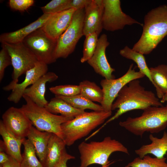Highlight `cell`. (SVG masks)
<instances>
[{
  "instance_id": "obj_1",
  "label": "cell",
  "mask_w": 167,
  "mask_h": 167,
  "mask_svg": "<svg viewBox=\"0 0 167 167\" xmlns=\"http://www.w3.org/2000/svg\"><path fill=\"white\" fill-rule=\"evenodd\" d=\"M113 103L112 111L118 109L115 114L99 129L94 132V136L106 124L117 119L125 113L134 109L144 110L151 106H163L155 94L148 91L140 84L138 79L133 80L124 86L118 93Z\"/></svg>"
},
{
  "instance_id": "obj_2",
  "label": "cell",
  "mask_w": 167,
  "mask_h": 167,
  "mask_svg": "<svg viewBox=\"0 0 167 167\" xmlns=\"http://www.w3.org/2000/svg\"><path fill=\"white\" fill-rule=\"evenodd\" d=\"M144 21L141 36L132 49L148 54L167 35V5L152 9L146 15Z\"/></svg>"
},
{
  "instance_id": "obj_3",
  "label": "cell",
  "mask_w": 167,
  "mask_h": 167,
  "mask_svg": "<svg viewBox=\"0 0 167 167\" xmlns=\"http://www.w3.org/2000/svg\"><path fill=\"white\" fill-rule=\"evenodd\" d=\"M78 149L80 155V167H88L93 164L105 166L110 163L109 158L115 152L129 154L128 149L122 143L109 136L101 141L83 142L78 145Z\"/></svg>"
},
{
  "instance_id": "obj_4",
  "label": "cell",
  "mask_w": 167,
  "mask_h": 167,
  "mask_svg": "<svg viewBox=\"0 0 167 167\" xmlns=\"http://www.w3.org/2000/svg\"><path fill=\"white\" fill-rule=\"evenodd\" d=\"M111 115L112 112L104 111L85 112L61 125L62 139L66 146H71L103 124Z\"/></svg>"
},
{
  "instance_id": "obj_5",
  "label": "cell",
  "mask_w": 167,
  "mask_h": 167,
  "mask_svg": "<svg viewBox=\"0 0 167 167\" xmlns=\"http://www.w3.org/2000/svg\"><path fill=\"white\" fill-rule=\"evenodd\" d=\"M135 118L128 117L121 121L119 125L132 133L140 137L145 132L157 133L167 126V104L165 106H151L144 110Z\"/></svg>"
},
{
  "instance_id": "obj_6",
  "label": "cell",
  "mask_w": 167,
  "mask_h": 167,
  "mask_svg": "<svg viewBox=\"0 0 167 167\" xmlns=\"http://www.w3.org/2000/svg\"><path fill=\"white\" fill-rule=\"evenodd\" d=\"M26 104L20 108L38 130L54 133L62 139L61 125L74 118L51 113L45 107L40 106L28 97L23 95Z\"/></svg>"
},
{
  "instance_id": "obj_7",
  "label": "cell",
  "mask_w": 167,
  "mask_h": 167,
  "mask_svg": "<svg viewBox=\"0 0 167 167\" xmlns=\"http://www.w3.org/2000/svg\"><path fill=\"white\" fill-rule=\"evenodd\" d=\"M2 46L6 49L9 54L13 69L12 81L3 88L5 91H9L18 83L19 77L32 68L38 60L22 42L15 43H2Z\"/></svg>"
},
{
  "instance_id": "obj_8",
  "label": "cell",
  "mask_w": 167,
  "mask_h": 167,
  "mask_svg": "<svg viewBox=\"0 0 167 167\" xmlns=\"http://www.w3.org/2000/svg\"><path fill=\"white\" fill-rule=\"evenodd\" d=\"M84 8L76 10L71 24L57 40L55 57L66 58L74 51L76 45L83 35Z\"/></svg>"
},
{
  "instance_id": "obj_9",
  "label": "cell",
  "mask_w": 167,
  "mask_h": 167,
  "mask_svg": "<svg viewBox=\"0 0 167 167\" xmlns=\"http://www.w3.org/2000/svg\"><path fill=\"white\" fill-rule=\"evenodd\" d=\"M22 42L38 61L47 65L56 61L55 54L57 40L49 37L41 28L27 36Z\"/></svg>"
},
{
  "instance_id": "obj_10",
  "label": "cell",
  "mask_w": 167,
  "mask_h": 167,
  "mask_svg": "<svg viewBox=\"0 0 167 167\" xmlns=\"http://www.w3.org/2000/svg\"><path fill=\"white\" fill-rule=\"evenodd\" d=\"M133 65V64H131L127 72L119 78L110 80L104 79L101 81L100 84L104 93L103 99L101 105L104 111L112 112L111 107L113 101L124 86L133 80L145 76L140 71H135V68L132 69Z\"/></svg>"
},
{
  "instance_id": "obj_11",
  "label": "cell",
  "mask_w": 167,
  "mask_h": 167,
  "mask_svg": "<svg viewBox=\"0 0 167 167\" xmlns=\"http://www.w3.org/2000/svg\"><path fill=\"white\" fill-rule=\"evenodd\" d=\"M104 12L102 18L103 28L109 31L123 29L126 25L143 24L123 12L119 0H103Z\"/></svg>"
},
{
  "instance_id": "obj_12",
  "label": "cell",
  "mask_w": 167,
  "mask_h": 167,
  "mask_svg": "<svg viewBox=\"0 0 167 167\" xmlns=\"http://www.w3.org/2000/svg\"><path fill=\"white\" fill-rule=\"evenodd\" d=\"M2 118L7 129L19 139H25L33 125L20 108H9L2 114Z\"/></svg>"
},
{
  "instance_id": "obj_13",
  "label": "cell",
  "mask_w": 167,
  "mask_h": 167,
  "mask_svg": "<svg viewBox=\"0 0 167 167\" xmlns=\"http://www.w3.org/2000/svg\"><path fill=\"white\" fill-rule=\"evenodd\" d=\"M109 45L107 35L102 34L98 38L94 54L87 62L96 73L107 80L115 79L114 75L112 74L115 70L110 66L106 55V49Z\"/></svg>"
},
{
  "instance_id": "obj_14",
  "label": "cell",
  "mask_w": 167,
  "mask_h": 167,
  "mask_svg": "<svg viewBox=\"0 0 167 167\" xmlns=\"http://www.w3.org/2000/svg\"><path fill=\"white\" fill-rule=\"evenodd\" d=\"M103 0H91L84 8L83 32L84 36L96 32L99 35L103 28Z\"/></svg>"
},
{
  "instance_id": "obj_15",
  "label": "cell",
  "mask_w": 167,
  "mask_h": 167,
  "mask_svg": "<svg viewBox=\"0 0 167 167\" xmlns=\"http://www.w3.org/2000/svg\"><path fill=\"white\" fill-rule=\"evenodd\" d=\"M76 10L71 8L52 14L41 28L49 37L57 40L70 25Z\"/></svg>"
},
{
  "instance_id": "obj_16",
  "label": "cell",
  "mask_w": 167,
  "mask_h": 167,
  "mask_svg": "<svg viewBox=\"0 0 167 167\" xmlns=\"http://www.w3.org/2000/svg\"><path fill=\"white\" fill-rule=\"evenodd\" d=\"M48 70L47 64L38 61L32 68L26 72L24 80L14 85L11 93L7 97L8 101L17 103L23 97L24 92L28 87L34 84L40 78L47 73Z\"/></svg>"
},
{
  "instance_id": "obj_17",
  "label": "cell",
  "mask_w": 167,
  "mask_h": 167,
  "mask_svg": "<svg viewBox=\"0 0 167 167\" xmlns=\"http://www.w3.org/2000/svg\"><path fill=\"white\" fill-rule=\"evenodd\" d=\"M58 78V76L54 72H47L27 88L23 95L28 97L38 106L45 107L49 102L45 97L46 84L55 81Z\"/></svg>"
},
{
  "instance_id": "obj_18",
  "label": "cell",
  "mask_w": 167,
  "mask_h": 167,
  "mask_svg": "<svg viewBox=\"0 0 167 167\" xmlns=\"http://www.w3.org/2000/svg\"><path fill=\"white\" fill-rule=\"evenodd\" d=\"M51 15L43 14L36 20L23 28L15 31L1 34L0 42L1 43H15L22 42L27 36L42 27Z\"/></svg>"
},
{
  "instance_id": "obj_19",
  "label": "cell",
  "mask_w": 167,
  "mask_h": 167,
  "mask_svg": "<svg viewBox=\"0 0 167 167\" xmlns=\"http://www.w3.org/2000/svg\"><path fill=\"white\" fill-rule=\"evenodd\" d=\"M149 139L151 143L143 145L135 150V153L141 158L149 154L159 158L164 157L167 152V132L164 131L162 137L160 138L154 137L151 134Z\"/></svg>"
},
{
  "instance_id": "obj_20",
  "label": "cell",
  "mask_w": 167,
  "mask_h": 167,
  "mask_svg": "<svg viewBox=\"0 0 167 167\" xmlns=\"http://www.w3.org/2000/svg\"><path fill=\"white\" fill-rule=\"evenodd\" d=\"M52 133L40 131L32 126L27 137L34 146L39 160L44 166L48 145Z\"/></svg>"
},
{
  "instance_id": "obj_21",
  "label": "cell",
  "mask_w": 167,
  "mask_h": 167,
  "mask_svg": "<svg viewBox=\"0 0 167 167\" xmlns=\"http://www.w3.org/2000/svg\"><path fill=\"white\" fill-rule=\"evenodd\" d=\"M0 134L3 139L6 153L21 163L22 159L21 147L25 139L16 138L7 129L2 120L0 121Z\"/></svg>"
},
{
  "instance_id": "obj_22",
  "label": "cell",
  "mask_w": 167,
  "mask_h": 167,
  "mask_svg": "<svg viewBox=\"0 0 167 167\" xmlns=\"http://www.w3.org/2000/svg\"><path fill=\"white\" fill-rule=\"evenodd\" d=\"M152 83L156 88L161 102L167 101V65L161 64L150 68Z\"/></svg>"
},
{
  "instance_id": "obj_23",
  "label": "cell",
  "mask_w": 167,
  "mask_h": 167,
  "mask_svg": "<svg viewBox=\"0 0 167 167\" xmlns=\"http://www.w3.org/2000/svg\"><path fill=\"white\" fill-rule=\"evenodd\" d=\"M66 146L62 139L52 133L49 140L44 167H54L66 150Z\"/></svg>"
},
{
  "instance_id": "obj_24",
  "label": "cell",
  "mask_w": 167,
  "mask_h": 167,
  "mask_svg": "<svg viewBox=\"0 0 167 167\" xmlns=\"http://www.w3.org/2000/svg\"><path fill=\"white\" fill-rule=\"evenodd\" d=\"M53 114H60L64 116L74 118L84 113V110L76 109L62 99L55 96L45 107Z\"/></svg>"
},
{
  "instance_id": "obj_25",
  "label": "cell",
  "mask_w": 167,
  "mask_h": 167,
  "mask_svg": "<svg viewBox=\"0 0 167 167\" xmlns=\"http://www.w3.org/2000/svg\"><path fill=\"white\" fill-rule=\"evenodd\" d=\"M55 96L62 99L73 107L78 109L83 110L90 109L98 111H104L101 105L94 103L80 94L69 97Z\"/></svg>"
},
{
  "instance_id": "obj_26",
  "label": "cell",
  "mask_w": 167,
  "mask_h": 167,
  "mask_svg": "<svg viewBox=\"0 0 167 167\" xmlns=\"http://www.w3.org/2000/svg\"><path fill=\"white\" fill-rule=\"evenodd\" d=\"M119 54L122 56L132 60L135 62L139 71L146 76L152 83L150 68L148 66L143 54L133 50L127 46L120 50Z\"/></svg>"
},
{
  "instance_id": "obj_27",
  "label": "cell",
  "mask_w": 167,
  "mask_h": 167,
  "mask_svg": "<svg viewBox=\"0 0 167 167\" xmlns=\"http://www.w3.org/2000/svg\"><path fill=\"white\" fill-rule=\"evenodd\" d=\"M79 85L80 94L92 102L101 103L104 98L103 92L95 83L85 80L80 82Z\"/></svg>"
},
{
  "instance_id": "obj_28",
  "label": "cell",
  "mask_w": 167,
  "mask_h": 167,
  "mask_svg": "<svg viewBox=\"0 0 167 167\" xmlns=\"http://www.w3.org/2000/svg\"><path fill=\"white\" fill-rule=\"evenodd\" d=\"M24 152L20 163L21 167H44L37 158L35 148L30 141L25 139L23 142Z\"/></svg>"
},
{
  "instance_id": "obj_29",
  "label": "cell",
  "mask_w": 167,
  "mask_h": 167,
  "mask_svg": "<svg viewBox=\"0 0 167 167\" xmlns=\"http://www.w3.org/2000/svg\"><path fill=\"white\" fill-rule=\"evenodd\" d=\"M166 158L152 157L147 155L143 158H135L125 167H167Z\"/></svg>"
},
{
  "instance_id": "obj_30",
  "label": "cell",
  "mask_w": 167,
  "mask_h": 167,
  "mask_svg": "<svg viewBox=\"0 0 167 167\" xmlns=\"http://www.w3.org/2000/svg\"><path fill=\"white\" fill-rule=\"evenodd\" d=\"M99 35L96 32L85 36L83 51V56L80 62H87L93 56L96 48Z\"/></svg>"
},
{
  "instance_id": "obj_31",
  "label": "cell",
  "mask_w": 167,
  "mask_h": 167,
  "mask_svg": "<svg viewBox=\"0 0 167 167\" xmlns=\"http://www.w3.org/2000/svg\"><path fill=\"white\" fill-rule=\"evenodd\" d=\"M71 0H53L41 9L44 14H52L70 8Z\"/></svg>"
},
{
  "instance_id": "obj_32",
  "label": "cell",
  "mask_w": 167,
  "mask_h": 167,
  "mask_svg": "<svg viewBox=\"0 0 167 167\" xmlns=\"http://www.w3.org/2000/svg\"><path fill=\"white\" fill-rule=\"evenodd\" d=\"M49 90L55 96H71L80 93L79 85H64L50 87Z\"/></svg>"
},
{
  "instance_id": "obj_33",
  "label": "cell",
  "mask_w": 167,
  "mask_h": 167,
  "mask_svg": "<svg viewBox=\"0 0 167 167\" xmlns=\"http://www.w3.org/2000/svg\"><path fill=\"white\" fill-rule=\"evenodd\" d=\"M0 51V81L1 82L4 75L5 70L8 66L12 65L11 56L6 49L2 46Z\"/></svg>"
},
{
  "instance_id": "obj_34",
  "label": "cell",
  "mask_w": 167,
  "mask_h": 167,
  "mask_svg": "<svg viewBox=\"0 0 167 167\" xmlns=\"http://www.w3.org/2000/svg\"><path fill=\"white\" fill-rule=\"evenodd\" d=\"M34 2L33 0H10L9 5L13 10L23 12L32 6Z\"/></svg>"
},
{
  "instance_id": "obj_35",
  "label": "cell",
  "mask_w": 167,
  "mask_h": 167,
  "mask_svg": "<svg viewBox=\"0 0 167 167\" xmlns=\"http://www.w3.org/2000/svg\"><path fill=\"white\" fill-rule=\"evenodd\" d=\"M75 158V156L68 153L65 150L59 161L54 167H67V163L68 161Z\"/></svg>"
},
{
  "instance_id": "obj_36",
  "label": "cell",
  "mask_w": 167,
  "mask_h": 167,
  "mask_svg": "<svg viewBox=\"0 0 167 167\" xmlns=\"http://www.w3.org/2000/svg\"><path fill=\"white\" fill-rule=\"evenodd\" d=\"M91 0H71L70 8L76 10L84 8Z\"/></svg>"
},
{
  "instance_id": "obj_37",
  "label": "cell",
  "mask_w": 167,
  "mask_h": 167,
  "mask_svg": "<svg viewBox=\"0 0 167 167\" xmlns=\"http://www.w3.org/2000/svg\"><path fill=\"white\" fill-rule=\"evenodd\" d=\"M0 165L1 167H21L20 163L9 155L8 161Z\"/></svg>"
},
{
  "instance_id": "obj_38",
  "label": "cell",
  "mask_w": 167,
  "mask_h": 167,
  "mask_svg": "<svg viewBox=\"0 0 167 167\" xmlns=\"http://www.w3.org/2000/svg\"><path fill=\"white\" fill-rule=\"evenodd\" d=\"M9 155L4 151L0 152V165H2L8 161Z\"/></svg>"
},
{
  "instance_id": "obj_39",
  "label": "cell",
  "mask_w": 167,
  "mask_h": 167,
  "mask_svg": "<svg viewBox=\"0 0 167 167\" xmlns=\"http://www.w3.org/2000/svg\"><path fill=\"white\" fill-rule=\"evenodd\" d=\"M111 164V163H110L107 165H106L105 166H104V167H109V165Z\"/></svg>"
},
{
  "instance_id": "obj_40",
  "label": "cell",
  "mask_w": 167,
  "mask_h": 167,
  "mask_svg": "<svg viewBox=\"0 0 167 167\" xmlns=\"http://www.w3.org/2000/svg\"><path fill=\"white\" fill-rule=\"evenodd\" d=\"M104 166H101V167H104ZM80 167L79 166V167H76V166H73V167Z\"/></svg>"
},
{
  "instance_id": "obj_41",
  "label": "cell",
  "mask_w": 167,
  "mask_h": 167,
  "mask_svg": "<svg viewBox=\"0 0 167 167\" xmlns=\"http://www.w3.org/2000/svg\"><path fill=\"white\" fill-rule=\"evenodd\" d=\"M0 167H1V166L0 165Z\"/></svg>"
}]
</instances>
